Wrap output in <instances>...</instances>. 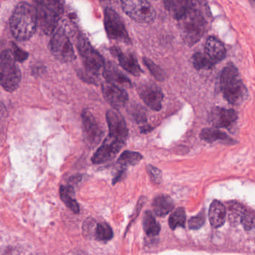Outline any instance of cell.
I'll use <instances>...</instances> for the list:
<instances>
[{"label":"cell","mask_w":255,"mask_h":255,"mask_svg":"<svg viewBox=\"0 0 255 255\" xmlns=\"http://www.w3.org/2000/svg\"><path fill=\"white\" fill-rule=\"evenodd\" d=\"M10 28L16 40L24 42L33 37L37 29V18L33 5L27 2L19 3L10 19Z\"/></svg>","instance_id":"obj_2"},{"label":"cell","mask_w":255,"mask_h":255,"mask_svg":"<svg viewBox=\"0 0 255 255\" xmlns=\"http://www.w3.org/2000/svg\"><path fill=\"white\" fill-rule=\"evenodd\" d=\"M95 236L100 241H109L113 237V233L109 224L102 222L97 224L95 231Z\"/></svg>","instance_id":"obj_28"},{"label":"cell","mask_w":255,"mask_h":255,"mask_svg":"<svg viewBox=\"0 0 255 255\" xmlns=\"http://www.w3.org/2000/svg\"><path fill=\"white\" fill-rule=\"evenodd\" d=\"M125 173V170H122V171H119L117 174H116V177H114L113 180V184L117 183L119 180H120L122 179V177H123V174Z\"/></svg>","instance_id":"obj_36"},{"label":"cell","mask_w":255,"mask_h":255,"mask_svg":"<svg viewBox=\"0 0 255 255\" xmlns=\"http://www.w3.org/2000/svg\"><path fill=\"white\" fill-rule=\"evenodd\" d=\"M210 12L202 1L178 20L182 39L186 44L197 43L206 33L209 24Z\"/></svg>","instance_id":"obj_1"},{"label":"cell","mask_w":255,"mask_h":255,"mask_svg":"<svg viewBox=\"0 0 255 255\" xmlns=\"http://www.w3.org/2000/svg\"><path fill=\"white\" fill-rule=\"evenodd\" d=\"M110 51H111L112 54L117 58L119 65L125 71L135 77H139L141 75L142 70L138 64V60L135 57V55L124 52L118 47H112Z\"/></svg>","instance_id":"obj_15"},{"label":"cell","mask_w":255,"mask_h":255,"mask_svg":"<svg viewBox=\"0 0 255 255\" xmlns=\"http://www.w3.org/2000/svg\"><path fill=\"white\" fill-rule=\"evenodd\" d=\"M237 120V115L233 109L216 107L208 116V121L216 128H229Z\"/></svg>","instance_id":"obj_13"},{"label":"cell","mask_w":255,"mask_h":255,"mask_svg":"<svg viewBox=\"0 0 255 255\" xmlns=\"http://www.w3.org/2000/svg\"><path fill=\"white\" fill-rule=\"evenodd\" d=\"M53 33L49 43V48L54 57L63 63L75 60L73 46L65 30L59 28Z\"/></svg>","instance_id":"obj_7"},{"label":"cell","mask_w":255,"mask_h":255,"mask_svg":"<svg viewBox=\"0 0 255 255\" xmlns=\"http://www.w3.org/2000/svg\"><path fill=\"white\" fill-rule=\"evenodd\" d=\"M21 82V72L16 63L14 54L5 50L0 54V85L8 92L18 88Z\"/></svg>","instance_id":"obj_6"},{"label":"cell","mask_w":255,"mask_h":255,"mask_svg":"<svg viewBox=\"0 0 255 255\" xmlns=\"http://www.w3.org/2000/svg\"><path fill=\"white\" fill-rule=\"evenodd\" d=\"M200 137L202 140L208 142H214L216 141H221L227 145H234L237 143L235 140L228 136L225 132L219 130L215 128H205L202 129L200 133Z\"/></svg>","instance_id":"obj_22"},{"label":"cell","mask_w":255,"mask_h":255,"mask_svg":"<svg viewBox=\"0 0 255 255\" xmlns=\"http://www.w3.org/2000/svg\"><path fill=\"white\" fill-rule=\"evenodd\" d=\"M37 29L50 36L55 32L65 10V0H33Z\"/></svg>","instance_id":"obj_3"},{"label":"cell","mask_w":255,"mask_h":255,"mask_svg":"<svg viewBox=\"0 0 255 255\" xmlns=\"http://www.w3.org/2000/svg\"><path fill=\"white\" fill-rule=\"evenodd\" d=\"M104 23L109 39L125 43H131L130 38L127 33L123 22L116 11L111 8H106Z\"/></svg>","instance_id":"obj_9"},{"label":"cell","mask_w":255,"mask_h":255,"mask_svg":"<svg viewBox=\"0 0 255 255\" xmlns=\"http://www.w3.org/2000/svg\"><path fill=\"white\" fill-rule=\"evenodd\" d=\"M5 112H6V109H5L3 103L0 101V117H2V116L5 115Z\"/></svg>","instance_id":"obj_37"},{"label":"cell","mask_w":255,"mask_h":255,"mask_svg":"<svg viewBox=\"0 0 255 255\" xmlns=\"http://www.w3.org/2000/svg\"><path fill=\"white\" fill-rule=\"evenodd\" d=\"M102 91L106 101L115 109H119L126 105L129 96L124 88L106 82L102 85Z\"/></svg>","instance_id":"obj_12"},{"label":"cell","mask_w":255,"mask_h":255,"mask_svg":"<svg viewBox=\"0 0 255 255\" xmlns=\"http://www.w3.org/2000/svg\"><path fill=\"white\" fill-rule=\"evenodd\" d=\"M147 171H148V174H149L153 182L156 183H159L161 182L162 173L158 169L149 165V166H147Z\"/></svg>","instance_id":"obj_34"},{"label":"cell","mask_w":255,"mask_h":255,"mask_svg":"<svg viewBox=\"0 0 255 255\" xmlns=\"http://www.w3.org/2000/svg\"><path fill=\"white\" fill-rule=\"evenodd\" d=\"M205 222V211H202L200 213L198 214L196 216L192 217L189 220V227L192 230H198L202 228Z\"/></svg>","instance_id":"obj_31"},{"label":"cell","mask_w":255,"mask_h":255,"mask_svg":"<svg viewBox=\"0 0 255 255\" xmlns=\"http://www.w3.org/2000/svg\"><path fill=\"white\" fill-rule=\"evenodd\" d=\"M143 159V156L140 153L134 152V151H124L119 160H118V163L121 166H135L138 164L140 161Z\"/></svg>","instance_id":"obj_26"},{"label":"cell","mask_w":255,"mask_h":255,"mask_svg":"<svg viewBox=\"0 0 255 255\" xmlns=\"http://www.w3.org/2000/svg\"><path fill=\"white\" fill-rule=\"evenodd\" d=\"M106 120L109 128V134L119 139L126 141L128 136V128L125 119L114 109L107 112Z\"/></svg>","instance_id":"obj_14"},{"label":"cell","mask_w":255,"mask_h":255,"mask_svg":"<svg viewBox=\"0 0 255 255\" xmlns=\"http://www.w3.org/2000/svg\"><path fill=\"white\" fill-rule=\"evenodd\" d=\"M103 75L107 82L115 85L120 88H130L132 86V83L129 78H127L117 68L112 65L108 64L103 69Z\"/></svg>","instance_id":"obj_17"},{"label":"cell","mask_w":255,"mask_h":255,"mask_svg":"<svg viewBox=\"0 0 255 255\" xmlns=\"http://www.w3.org/2000/svg\"><path fill=\"white\" fill-rule=\"evenodd\" d=\"M74 195L73 189L71 186H61L60 189V195L61 200L66 205L68 208L75 213L79 212V206L76 200L74 199L73 195Z\"/></svg>","instance_id":"obj_23"},{"label":"cell","mask_w":255,"mask_h":255,"mask_svg":"<svg viewBox=\"0 0 255 255\" xmlns=\"http://www.w3.org/2000/svg\"><path fill=\"white\" fill-rule=\"evenodd\" d=\"M220 88L225 100L232 105H240L247 98L248 91L237 67L228 63L220 75Z\"/></svg>","instance_id":"obj_4"},{"label":"cell","mask_w":255,"mask_h":255,"mask_svg":"<svg viewBox=\"0 0 255 255\" xmlns=\"http://www.w3.org/2000/svg\"><path fill=\"white\" fill-rule=\"evenodd\" d=\"M226 215L227 211L225 205L219 201H214L209 210L210 223L213 228H219L225 224Z\"/></svg>","instance_id":"obj_20"},{"label":"cell","mask_w":255,"mask_h":255,"mask_svg":"<svg viewBox=\"0 0 255 255\" xmlns=\"http://www.w3.org/2000/svg\"><path fill=\"white\" fill-rule=\"evenodd\" d=\"M174 202L171 197L167 195H158L153 201L152 208L154 213L158 216H165L174 208Z\"/></svg>","instance_id":"obj_21"},{"label":"cell","mask_w":255,"mask_h":255,"mask_svg":"<svg viewBox=\"0 0 255 255\" xmlns=\"http://www.w3.org/2000/svg\"><path fill=\"white\" fill-rule=\"evenodd\" d=\"M200 0H164L166 9L176 20L196 6Z\"/></svg>","instance_id":"obj_16"},{"label":"cell","mask_w":255,"mask_h":255,"mask_svg":"<svg viewBox=\"0 0 255 255\" xmlns=\"http://www.w3.org/2000/svg\"><path fill=\"white\" fill-rule=\"evenodd\" d=\"M13 47H14L13 54H14V56L16 60L21 62H24V61L27 59L28 56H29V54L25 52V51L22 50L20 48H19L18 46L14 44V43L13 44Z\"/></svg>","instance_id":"obj_35"},{"label":"cell","mask_w":255,"mask_h":255,"mask_svg":"<svg viewBox=\"0 0 255 255\" xmlns=\"http://www.w3.org/2000/svg\"><path fill=\"white\" fill-rule=\"evenodd\" d=\"M125 143L123 140L109 134L103 145L92 157V162L94 164H102L112 160L120 151Z\"/></svg>","instance_id":"obj_10"},{"label":"cell","mask_w":255,"mask_h":255,"mask_svg":"<svg viewBox=\"0 0 255 255\" xmlns=\"http://www.w3.org/2000/svg\"><path fill=\"white\" fill-rule=\"evenodd\" d=\"M240 222L246 231L255 228V212L252 211H245L240 218Z\"/></svg>","instance_id":"obj_30"},{"label":"cell","mask_w":255,"mask_h":255,"mask_svg":"<svg viewBox=\"0 0 255 255\" xmlns=\"http://www.w3.org/2000/svg\"><path fill=\"white\" fill-rule=\"evenodd\" d=\"M138 93L148 107L154 111L161 110L164 94L159 87L151 83H146L139 87Z\"/></svg>","instance_id":"obj_11"},{"label":"cell","mask_w":255,"mask_h":255,"mask_svg":"<svg viewBox=\"0 0 255 255\" xmlns=\"http://www.w3.org/2000/svg\"><path fill=\"white\" fill-rule=\"evenodd\" d=\"M82 122L84 131L89 139L92 141H100L102 137L101 129L97 125V121L88 110L82 112Z\"/></svg>","instance_id":"obj_19"},{"label":"cell","mask_w":255,"mask_h":255,"mask_svg":"<svg viewBox=\"0 0 255 255\" xmlns=\"http://www.w3.org/2000/svg\"><path fill=\"white\" fill-rule=\"evenodd\" d=\"M186 223V212L182 208H178L170 215L169 224L172 230H175L179 227L184 228Z\"/></svg>","instance_id":"obj_27"},{"label":"cell","mask_w":255,"mask_h":255,"mask_svg":"<svg viewBox=\"0 0 255 255\" xmlns=\"http://www.w3.org/2000/svg\"><path fill=\"white\" fill-rule=\"evenodd\" d=\"M193 64L197 70H210L216 65L215 62L205 52L195 53L193 57Z\"/></svg>","instance_id":"obj_25"},{"label":"cell","mask_w":255,"mask_h":255,"mask_svg":"<svg viewBox=\"0 0 255 255\" xmlns=\"http://www.w3.org/2000/svg\"><path fill=\"white\" fill-rule=\"evenodd\" d=\"M205 53L215 62H221L226 56V49L225 46L214 36H211L207 39L205 43Z\"/></svg>","instance_id":"obj_18"},{"label":"cell","mask_w":255,"mask_h":255,"mask_svg":"<svg viewBox=\"0 0 255 255\" xmlns=\"http://www.w3.org/2000/svg\"><path fill=\"white\" fill-rule=\"evenodd\" d=\"M77 47L86 69L85 74L81 73L80 77L87 83H96V77L104 69V59L83 35L78 37Z\"/></svg>","instance_id":"obj_5"},{"label":"cell","mask_w":255,"mask_h":255,"mask_svg":"<svg viewBox=\"0 0 255 255\" xmlns=\"http://www.w3.org/2000/svg\"><path fill=\"white\" fill-rule=\"evenodd\" d=\"M251 2H252V4H254V5H255V0H249Z\"/></svg>","instance_id":"obj_39"},{"label":"cell","mask_w":255,"mask_h":255,"mask_svg":"<svg viewBox=\"0 0 255 255\" xmlns=\"http://www.w3.org/2000/svg\"><path fill=\"white\" fill-rule=\"evenodd\" d=\"M130 114L138 123H144V122H146V116L145 111L141 106H138V105L132 106Z\"/></svg>","instance_id":"obj_32"},{"label":"cell","mask_w":255,"mask_h":255,"mask_svg":"<svg viewBox=\"0 0 255 255\" xmlns=\"http://www.w3.org/2000/svg\"><path fill=\"white\" fill-rule=\"evenodd\" d=\"M122 9L138 23H149L155 18V11L147 0H122Z\"/></svg>","instance_id":"obj_8"},{"label":"cell","mask_w":255,"mask_h":255,"mask_svg":"<svg viewBox=\"0 0 255 255\" xmlns=\"http://www.w3.org/2000/svg\"><path fill=\"white\" fill-rule=\"evenodd\" d=\"M143 226L146 234L149 237H155L161 231V226L156 221L151 211H146L144 214Z\"/></svg>","instance_id":"obj_24"},{"label":"cell","mask_w":255,"mask_h":255,"mask_svg":"<svg viewBox=\"0 0 255 255\" xmlns=\"http://www.w3.org/2000/svg\"><path fill=\"white\" fill-rule=\"evenodd\" d=\"M144 63L148 68L151 74L154 76L156 80L159 81H163L165 79V73L160 67L157 66L155 63L150 60V59L144 58Z\"/></svg>","instance_id":"obj_29"},{"label":"cell","mask_w":255,"mask_h":255,"mask_svg":"<svg viewBox=\"0 0 255 255\" xmlns=\"http://www.w3.org/2000/svg\"><path fill=\"white\" fill-rule=\"evenodd\" d=\"M229 211L230 219L237 220V218L240 220L242 215L245 212V208L240 205V204L232 203L231 206L228 207Z\"/></svg>","instance_id":"obj_33"},{"label":"cell","mask_w":255,"mask_h":255,"mask_svg":"<svg viewBox=\"0 0 255 255\" xmlns=\"http://www.w3.org/2000/svg\"><path fill=\"white\" fill-rule=\"evenodd\" d=\"M141 129L143 132H148V131L151 130V128L148 126V125H145V126L142 127Z\"/></svg>","instance_id":"obj_38"}]
</instances>
